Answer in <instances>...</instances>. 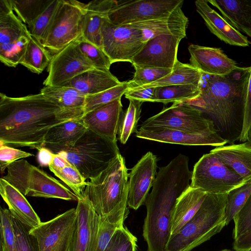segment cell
I'll use <instances>...</instances> for the list:
<instances>
[{
	"label": "cell",
	"mask_w": 251,
	"mask_h": 251,
	"mask_svg": "<svg viewBox=\"0 0 251 251\" xmlns=\"http://www.w3.org/2000/svg\"><path fill=\"white\" fill-rule=\"evenodd\" d=\"M60 0H51L46 9L29 25L31 36L43 44L51 26Z\"/></svg>",
	"instance_id": "d590c367"
},
{
	"label": "cell",
	"mask_w": 251,
	"mask_h": 251,
	"mask_svg": "<svg viewBox=\"0 0 251 251\" xmlns=\"http://www.w3.org/2000/svg\"><path fill=\"white\" fill-rule=\"evenodd\" d=\"M51 58L50 51L31 35L20 64L40 74L49 66Z\"/></svg>",
	"instance_id": "d6a6232c"
},
{
	"label": "cell",
	"mask_w": 251,
	"mask_h": 251,
	"mask_svg": "<svg viewBox=\"0 0 251 251\" xmlns=\"http://www.w3.org/2000/svg\"><path fill=\"white\" fill-rule=\"evenodd\" d=\"M70 164L69 162L64 157L58 154H55L53 161L49 166V168L59 169L63 168Z\"/></svg>",
	"instance_id": "11a10c76"
},
{
	"label": "cell",
	"mask_w": 251,
	"mask_h": 251,
	"mask_svg": "<svg viewBox=\"0 0 251 251\" xmlns=\"http://www.w3.org/2000/svg\"><path fill=\"white\" fill-rule=\"evenodd\" d=\"M123 112L121 99H118L85 114L81 119L88 129L117 142Z\"/></svg>",
	"instance_id": "ffe728a7"
},
{
	"label": "cell",
	"mask_w": 251,
	"mask_h": 251,
	"mask_svg": "<svg viewBox=\"0 0 251 251\" xmlns=\"http://www.w3.org/2000/svg\"><path fill=\"white\" fill-rule=\"evenodd\" d=\"M40 93L56 103L71 120L83 116L86 96L75 88L64 86H45Z\"/></svg>",
	"instance_id": "83f0119b"
},
{
	"label": "cell",
	"mask_w": 251,
	"mask_h": 251,
	"mask_svg": "<svg viewBox=\"0 0 251 251\" xmlns=\"http://www.w3.org/2000/svg\"><path fill=\"white\" fill-rule=\"evenodd\" d=\"M251 194V181L230 191L227 195L225 210L226 225L232 220Z\"/></svg>",
	"instance_id": "ab89813d"
},
{
	"label": "cell",
	"mask_w": 251,
	"mask_h": 251,
	"mask_svg": "<svg viewBox=\"0 0 251 251\" xmlns=\"http://www.w3.org/2000/svg\"><path fill=\"white\" fill-rule=\"evenodd\" d=\"M72 120L40 92L21 97L0 93V143L31 149L44 147L53 126Z\"/></svg>",
	"instance_id": "6da1fadb"
},
{
	"label": "cell",
	"mask_w": 251,
	"mask_h": 251,
	"mask_svg": "<svg viewBox=\"0 0 251 251\" xmlns=\"http://www.w3.org/2000/svg\"><path fill=\"white\" fill-rule=\"evenodd\" d=\"M137 238L124 226L117 228L104 251H136Z\"/></svg>",
	"instance_id": "7bdbcfd3"
},
{
	"label": "cell",
	"mask_w": 251,
	"mask_h": 251,
	"mask_svg": "<svg viewBox=\"0 0 251 251\" xmlns=\"http://www.w3.org/2000/svg\"><path fill=\"white\" fill-rule=\"evenodd\" d=\"M130 87L128 81L122 82L119 85L92 95L86 96L84 106V114L121 97Z\"/></svg>",
	"instance_id": "8d00e7d4"
},
{
	"label": "cell",
	"mask_w": 251,
	"mask_h": 251,
	"mask_svg": "<svg viewBox=\"0 0 251 251\" xmlns=\"http://www.w3.org/2000/svg\"><path fill=\"white\" fill-rule=\"evenodd\" d=\"M178 7L168 17L130 24L142 30L146 42L150 39L163 34L186 36L188 18Z\"/></svg>",
	"instance_id": "7402d4cb"
},
{
	"label": "cell",
	"mask_w": 251,
	"mask_h": 251,
	"mask_svg": "<svg viewBox=\"0 0 251 251\" xmlns=\"http://www.w3.org/2000/svg\"><path fill=\"white\" fill-rule=\"evenodd\" d=\"M135 72L133 78L129 80L130 87H135L154 82L169 74L172 69L144 68L133 66Z\"/></svg>",
	"instance_id": "f6af8a7d"
},
{
	"label": "cell",
	"mask_w": 251,
	"mask_h": 251,
	"mask_svg": "<svg viewBox=\"0 0 251 251\" xmlns=\"http://www.w3.org/2000/svg\"><path fill=\"white\" fill-rule=\"evenodd\" d=\"M201 87L186 84L154 87L152 102L167 104L189 101L200 95Z\"/></svg>",
	"instance_id": "1f68e13d"
},
{
	"label": "cell",
	"mask_w": 251,
	"mask_h": 251,
	"mask_svg": "<svg viewBox=\"0 0 251 251\" xmlns=\"http://www.w3.org/2000/svg\"><path fill=\"white\" fill-rule=\"evenodd\" d=\"M12 11H14L10 0H0V15Z\"/></svg>",
	"instance_id": "9f6ffc18"
},
{
	"label": "cell",
	"mask_w": 251,
	"mask_h": 251,
	"mask_svg": "<svg viewBox=\"0 0 251 251\" xmlns=\"http://www.w3.org/2000/svg\"><path fill=\"white\" fill-rule=\"evenodd\" d=\"M188 162V156L179 154L159 169L151 191L144 202L147 213L143 236L148 251H166L177 200L190 186L192 171Z\"/></svg>",
	"instance_id": "7a4b0ae2"
},
{
	"label": "cell",
	"mask_w": 251,
	"mask_h": 251,
	"mask_svg": "<svg viewBox=\"0 0 251 251\" xmlns=\"http://www.w3.org/2000/svg\"><path fill=\"white\" fill-rule=\"evenodd\" d=\"M87 3L60 0L43 46L56 53L82 36Z\"/></svg>",
	"instance_id": "ba28073f"
},
{
	"label": "cell",
	"mask_w": 251,
	"mask_h": 251,
	"mask_svg": "<svg viewBox=\"0 0 251 251\" xmlns=\"http://www.w3.org/2000/svg\"><path fill=\"white\" fill-rule=\"evenodd\" d=\"M219 251H231L230 250H228V249H224V250Z\"/></svg>",
	"instance_id": "680465c9"
},
{
	"label": "cell",
	"mask_w": 251,
	"mask_h": 251,
	"mask_svg": "<svg viewBox=\"0 0 251 251\" xmlns=\"http://www.w3.org/2000/svg\"><path fill=\"white\" fill-rule=\"evenodd\" d=\"M157 158L151 152L144 155L128 174V206L138 209L144 203L157 175Z\"/></svg>",
	"instance_id": "e0dca14e"
},
{
	"label": "cell",
	"mask_w": 251,
	"mask_h": 251,
	"mask_svg": "<svg viewBox=\"0 0 251 251\" xmlns=\"http://www.w3.org/2000/svg\"><path fill=\"white\" fill-rule=\"evenodd\" d=\"M32 156H33L32 153L0 143V169L1 174H2L5 170L14 162Z\"/></svg>",
	"instance_id": "681fc988"
},
{
	"label": "cell",
	"mask_w": 251,
	"mask_h": 251,
	"mask_svg": "<svg viewBox=\"0 0 251 251\" xmlns=\"http://www.w3.org/2000/svg\"><path fill=\"white\" fill-rule=\"evenodd\" d=\"M233 248L236 251H251V230L234 240Z\"/></svg>",
	"instance_id": "f5cc1de1"
},
{
	"label": "cell",
	"mask_w": 251,
	"mask_h": 251,
	"mask_svg": "<svg viewBox=\"0 0 251 251\" xmlns=\"http://www.w3.org/2000/svg\"><path fill=\"white\" fill-rule=\"evenodd\" d=\"M10 0L17 17L28 25L46 9L51 0Z\"/></svg>",
	"instance_id": "74e56055"
},
{
	"label": "cell",
	"mask_w": 251,
	"mask_h": 251,
	"mask_svg": "<svg viewBox=\"0 0 251 251\" xmlns=\"http://www.w3.org/2000/svg\"><path fill=\"white\" fill-rule=\"evenodd\" d=\"M109 70L93 68L66 82L61 86L71 87L86 96L101 92L122 83Z\"/></svg>",
	"instance_id": "d4e9b609"
},
{
	"label": "cell",
	"mask_w": 251,
	"mask_h": 251,
	"mask_svg": "<svg viewBox=\"0 0 251 251\" xmlns=\"http://www.w3.org/2000/svg\"><path fill=\"white\" fill-rule=\"evenodd\" d=\"M49 169L55 176L71 188L78 199L83 196L87 182L74 166L70 164L62 168L49 167Z\"/></svg>",
	"instance_id": "60d3db41"
},
{
	"label": "cell",
	"mask_w": 251,
	"mask_h": 251,
	"mask_svg": "<svg viewBox=\"0 0 251 251\" xmlns=\"http://www.w3.org/2000/svg\"><path fill=\"white\" fill-rule=\"evenodd\" d=\"M37 158L41 166H49L53 161L55 154L46 147L38 150Z\"/></svg>",
	"instance_id": "db71d44e"
},
{
	"label": "cell",
	"mask_w": 251,
	"mask_h": 251,
	"mask_svg": "<svg viewBox=\"0 0 251 251\" xmlns=\"http://www.w3.org/2000/svg\"><path fill=\"white\" fill-rule=\"evenodd\" d=\"M250 144L251 145V129L249 132V138H248V141Z\"/></svg>",
	"instance_id": "6f0895ef"
},
{
	"label": "cell",
	"mask_w": 251,
	"mask_h": 251,
	"mask_svg": "<svg viewBox=\"0 0 251 251\" xmlns=\"http://www.w3.org/2000/svg\"><path fill=\"white\" fill-rule=\"evenodd\" d=\"M206 194L207 193L200 188L190 186L177 199L171 220V236L176 234L193 217Z\"/></svg>",
	"instance_id": "f1b7e54d"
},
{
	"label": "cell",
	"mask_w": 251,
	"mask_h": 251,
	"mask_svg": "<svg viewBox=\"0 0 251 251\" xmlns=\"http://www.w3.org/2000/svg\"><path fill=\"white\" fill-rule=\"evenodd\" d=\"M188 50L190 64L203 74L224 75L240 67L221 48L191 44Z\"/></svg>",
	"instance_id": "d6986e66"
},
{
	"label": "cell",
	"mask_w": 251,
	"mask_h": 251,
	"mask_svg": "<svg viewBox=\"0 0 251 251\" xmlns=\"http://www.w3.org/2000/svg\"><path fill=\"white\" fill-rule=\"evenodd\" d=\"M76 209L77 223L69 251H90L99 232L100 217L85 197L78 199Z\"/></svg>",
	"instance_id": "ac0fdd59"
},
{
	"label": "cell",
	"mask_w": 251,
	"mask_h": 251,
	"mask_svg": "<svg viewBox=\"0 0 251 251\" xmlns=\"http://www.w3.org/2000/svg\"><path fill=\"white\" fill-rule=\"evenodd\" d=\"M12 223L16 240L17 251H39L36 238L27 227L12 216Z\"/></svg>",
	"instance_id": "bcb514c9"
},
{
	"label": "cell",
	"mask_w": 251,
	"mask_h": 251,
	"mask_svg": "<svg viewBox=\"0 0 251 251\" xmlns=\"http://www.w3.org/2000/svg\"><path fill=\"white\" fill-rule=\"evenodd\" d=\"M242 116L241 130L237 139L244 143L248 141L249 134L251 129V69Z\"/></svg>",
	"instance_id": "f907efd6"
},
{
	"label": "cell",
	"mask_w": 251,
	"mask_h": 251,
	"mask_svg": "<svg viewBox=\"0 0 251 251\" xmlns=\"http://www.w3.org/2000/svg\"><path fill=\"white\" fill-rule=\"evenodd\" d=\"M31 34L23 35L17 40L0 45V61L8 67H15L20 64L29 40Z\"/></svg>",
	"instance_id": "f35d334b"
},
{
	"label": "cell",
	"mask_w": 251,
	"mask_h": 251,
	"mask_svg": "<svg viewBox=\"0 0 251 251\" xmlns=\"http://www.w3.org/2000/svg\"><path fill=\"white\" fill-rule=\"evenodd\" d=\"M210 151L238 174L245 183L251 181V145L248 142L216 147Z\"/></svg>",
	"instance_id": "484cf974"
},
{
	"label": "cell",
	"mask_w": 251,
	"mask_h": 251,
	"mask_svg": "<svg viewBox=\"0 0 251 251\" xmlns=\"http://www.w3.org/2000/svg\"><path fill=\"white\" fill-rule=\"evenodd\" d=\"M136 136L161 143L188 146L219 147L228 142L215 129L194 133L159 126H141L136 132Z\"/></svg>",
	"instance_id": "2e32d148"
},
{
	"label": "cell",
	"mask_w": 251,
	"mask_h": 251,
	"mask_svg": "<svg viewBox=\"0 0 251 251\" xmlns=\"http://www.w3.org/2000/svg\"><path fill=\"white\" fill-rule=\"evenodd\" d=\"M124 226L113 223L107 218H100L99 232L90 251H104L116 230Z\"/></svg>",
	"instance_id": "c3c4849f"
},
{
	"label": "cell",
	"mask_w": 251,
	"mask_h": 251,
	"mask_svg": "<svg viewBox=\"0 0 251 251\" xmlns=\"http://www.w3.org/2000/svg\"><path fill=\"white\" fill-rule=\"evenodd\" d=\"M7 169L2 178L25 196L78 201L73 192L25 159L14 162Z\"/></svg>",
	"instance_id": "52a82bcc"
},
{
	"label": "cell",
	"mask_w": 251,
	"mask_h": 251,
	"mask_svg": "<svg viewBox=\"0 0 251 251\" xmlns=\"http://www.w3.org/2000/svg\"><path fill=\"white\" fill-rule=\"evenodd\" d=\"M197 12L203 19L210 32L220 40L230 45L247 47L250 42L247 37L233 27L208 4L207 0L195 2Z\"/></svg>",
	"instance_id": "44dd1931"
},
{
	"label": "cell",
	"mask_w": 251,
	"mask_h": 251,
	"mask_svg": "<svg viewBox=\"0 0 251 251\" xmlns=\"http://www.w3.org/2000/svg\"><path fill=\"white\" fill-rule=\"evenodd\" d=\"M183 3V0L118 1L109 12L108 19L120 25L165 18Z\"/></svg>",
	"instance_id": "8fae6325"
},
{
	"label": "cell",
	"mask_w": 251,
	"mask_h": 251,
	"mask_svg": "<svg viewBox=\"0 0 251 251\" xmlns=\"http://www.w3.org/2000/svg\"><path fill=\"white\" fill-rule=\"evenodd\" d=\"M76 208L69 209L54 218L30 229L36 239L39 251H69L77 223Z\"/></svg>",
	"instance_id": "4fadbf2b"
},
{
	"label": "cell",
	"mask_w": 251,
	"mask_h": 251,
	"mask_svg": "<svg viewBox=\"0 0 251 251\" xmlns=\"http://www.w3.org/2000/svg\"><path fill=\"white\" fill-rule=\"evenodd\" d=\"M87 129L81 118L58 124L46 134L44 147L57 154L72 147Z\"/></svg>",
	"instance_id": "cb8c5ba5"
},
{
	"label": "cell",
	"mask_w": 251,
	"mask_h": 251,
	"mask_svg": "<svg viewBox=\"0 0 251 251\" xmlns=\"http://www.w3.org/2000/svg\"><path fill=\"white\" fill-rule=\"evenodd\" d=\"M120 153L116 142L87 129L72 147L57 154L74 166L86 180L99 175Z\"/></svg>",
	"instance_id": "8992f818"
},
{
	"label": "cell",
	"mask_w": 251,
	"mask_h": 251,
	"mask_svg": "<svg viewBox=\"0 0 251 251\" xmlns=\"http://www.w3.org/2000/svg\"><path fill=\"white\" fill-rule=\"evenodd\" d=\"M203 75L191 65L183 63L178 60L172 71L166 76L151 83L132 88L143 89L186 84L201 86Z\"/></svg>",
	"instance_id": "4dcf8cb0"
},
{
	"label": "cell",
	"mask_w": 251,
	"mask_h": 251,
	"mask_svg": "<svg viewBox=\"0 0 251 251\" xmlns=\"http://www.w3.org/2000/svg\"><path fill=\"white\" fill-rule=\"evenodd\" d=\"M143 103L138 100H129L127 108L123 112L118 132L119 140L122 144H125L131 134L137 131V125L140 118Z\"/></svg>",
	"instance_id": "e575fe53"
},
{
	"label": "cell",
	"mask_w": 251,
	"mask_h": 251,
	"mask_svg": "<svg viewBox=\"0 0 251 251\" xmlns=\"http://www.w3.org/2000/svg\"><path fill=\"white\" fill-rule=\"evenodd\" d=\"M141 126H159L194 133L215 129L212 120L205 118L201 110L186 102L174 103L147 119Z\"/></svg>",
	"instance_id": "7c38bea8"
},
{
	"label": "cell",
	"mask_w": 251,
	"mask_h": 251,
	"mask_svg": "<svg viewBox=\"0 0 251 251\" xmlns=\"http://www.w3.org/2000/svg\"><path fill=\"white\" fill-rule=\"evenodd\" d=\"M154 87L136 89L129 88L125 93L126 98L144 102H152Z\"/></svg>",
	"instance_id": "816d5d0a"
},
{
	"label": "cell",
	"mask_w": 251,
	"mask_h": 251,
	"mask_svg": "<svg viewBox=\"0 0 251 251\" xmlns=\"http://www.w3.org/2000/svg\"><path fill=\"white\" fill-rule=\"evenodd\" d=\"M251 66L239 67L224 75H208L202 81L201 93L185 101L209 115L219 128L226 129L243 111Z\"/></svg>",
	"instance_id": "3957f363"
},
{
	"label": "cell",
	"mask_w": 251,
	"mask_h": 251,
	"mask_svg": "<svg viewBox=\"0 0 251 251\" xmlns=\"http://www.w3.org/2000/svg\"><path fill=\"white\" fill-rule=\"evenodd\" d=\"M118 1L95 0L87 3L82 37L101 48V28L104 19Z\"/></svg>",
	"instance_id": "f546056e"
},
{
	"label": "cell",
	"mask_w": 251,
	"mask_h": 251,
	"mask_svg": "<svg viewBox=\"0 0 251 251\" xmlns=\"http://www.w3.org/2000/svg\"><path fill=\"white\" fill-rule=\"evenodd\" d=\"M30 34L26 25L13 11L0 15V45L9 44Z\"/></svg>",
	"instance_id": "836d02e7"
},
{
	"label": "cell",
	"mask_w": 251,
	"mask_h": 251,
	"mask_svg": "<svg viewBox=\"0 0 251 251\" xmlns=\"http://www.w3.org/2000/svg\"><path fill=\"white\" fill-rule=\"evenodd\" d=\"M246 183L215 153L203 154L194 166L190 187L207 193L222 194Z\"/></svg>",
	"instance_id": "9c48e42d"
},
{
	"label": "cell",
	"mask_w": 251,
	"mask_h": 251,
	"mask_svg": "<svg viewBox=\"0 0 251 251\" xmlns=\"http://www.w3.org/2000/svg\"><path fill=\"white\" fill-rule=\"evenodd\" d=\"M101 36V48L112 63L131 62L146 43L141 29L130 24H113L108 18L103 21Z\"/></svg>",
	"instance_id": "30bf717a"
},
{
	"label": "cell",
	"mask_w": 251,
	"mask_h": 251,
	"mask_svg": "<svg viewBox=\"0 0 251 251\" xmlns=\"http://www.w3.org/2000/svg\"><path fill=\"white\" fill-rule=\"evenodd\" d=\"M77 41L81 51L94 68L109 70L112 63L102 48L90 42L82 36Z\"/></svg>",
	"instance_id": "b9f144b4"
},
{
	"label": "cell",
	"mask_w": 251,
	"mask_h": 251,
	"mask_svg": "<svg viewBox=\"0 0 251 251\" xmlns=\"http://www.w3.org/2000/svg\"><path fill=\"white\" fill-rule=\"evenodd\" d=\"M233 27L251 37V0H209Z\"/></svg>",
	"instance_id": "4316f807"
},
{
	"label": "cell",
	"mask_w": 251,
	"mask_h": 251,
	"mask_svg": "<svg viewBox=\"0 0 251 251\" xmlns=\"http://www.w3.org/2000/svg\"><path fill=\"white\" fill-rule=\"evenodd\" d=\"M94 68L81 51L77 40L55 53L48 66L45 86H61L87 70Z\"/></svg>",
	"instance_id": "5bb4252c"
},
{
	"label": "cell",
	"mask_w": 251,
	"mask_h": 251,
	"mask_svg": "<svg viewBox=\"0 0 251 251\" xmlns=\"http://www.w3.org/2000/svg\"><path fill=\"white\" fill-rule=\"evenodd\" d=\"M128 178L125 160L120 153L105 170L87 182L83 196L100 218L124 225L129 213Z\"/></svg>",
	"instance_id": "277c9868"
},
{
	"label": "cell",
	"mask_w": 251,
	"mask_h": 251,
	"mask_svg": "<svg viewBox=\"0 0 251 251\" xmlns=\"http://www.w3.org/2000/svg\"><path fill=\"white\" fill-rule=\"evenodd\" d=\"M234 240L251 230V194L243 206L234 217Z\"/></svg>",
	"instance_id": "7dc6e473"
},
{
	"label": "cell",
	"mask_w": 251,
	"mask_h": 251,
	"mask_svg": "<svg viewBox=\"0 0 251 251\" xmlns=\"http://www.w3.org/2000/svg\"><path fill=\"white\" fill-rule=\"evenodd\" d=\"M1 251H17L16 240L9 209L0 207Z\"/></svg>",
	"instance_id": "ee69618b"
},
{
	"label": "cell",
	"mask_w": 251,
	"mask_h": 251,
	"mask_svg": "<svg viewBox=\"0 0 251 251\" xmlns=\"http://www.w3.org/2000/svg\"><path fill=\"white\" fill-rule=\"evenodd\" d=\"M227 195L207 193L193 217L170 237L166 251H191L219 233L226 226Z\"/></svg>",
	"instance_id": "5b68a950"
},
{
	"label": "cell",
	"mask_w": 251,
	"mask_h": 251,
	"mask_svg": "<svg viewBox=\"0 0 251 251\" xmlns=\"http://www.w3.org/2000/svg\"><path fill=\"white\" fill-rule=\"evenodd\" d=\"M185 37L163 34L150 39L130 63L133 66L173 69L178 60L177 55L179 43Z\"/></svg>",
	"instance_id": "9a60e30c"
},
{
	"label": "cell",
	"mask_w": 251,
	"mask_h": 251,
	"mask_svg": "<svg viewBox=\"0 0 251 251\" xmlns=\"http://www.w3.org/2000/svg\"><path fill=\"white\" fill-rule=\"evenodd\" d=\"M0 194L12 215L24 225L32 229L41 223L25 196L2 177L0 179Z\"/></svg>",
	"instance_id": "603a6c76"
}]
</instances>
